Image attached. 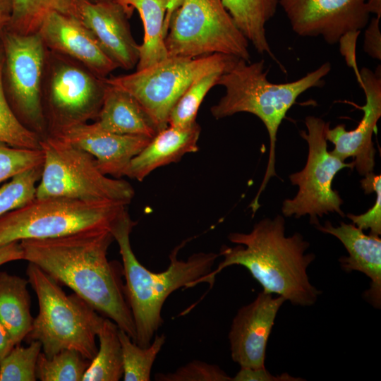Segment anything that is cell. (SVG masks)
I'll use <instances>...</instances> for the list:
<instances>
[{
	"mask_svg": "<svg viewBox=\"0 0 381 381\" xmlns=\"http://www.w3.org/2000/svg\"><path fill=\"white\" fill-rule=\"evenodd\" d=\"M114 241L110 230L97 229L20 243L24 260L72 289L135 342V325L121 279L122 266L107 258Z\"/></svg>",
	"mask_w": 381,
	"mask_h": 381,
	"instance_id": "cell-1",
	"label": "cell"
},
{
	"mask_svg": "<svg viewBox=\"0 0 381 381\" xmlns=\"http://www.w3.org/2000/svg\"><path fill=\"white\" fill-rule=\"evenodd\" d=\"M228 239L237 246L221 247L219 255L223 260L202 283L212 287L217 274L224 269L241 265L258 282L262 291L282 296L294 306L315 303L322 292L311 284L307 272L315 255L306 253L310 243L300 233L285 235L284 217L263 218L250 232H231Z\"/></svg>",
	"mask_w": 381,
	"mask_h": 381,
	"instance_id": "cell-2",
	"label": "cell"
},
{
	"mask_svg": "<svg viewBox=\"0 0 381 381\" xmlns=\"http://www.w3.org/2000/svg\"><path fill=\"white\" fill-rule=\"evenodd\" d=\"M135 225L126 209L113 224L111 232L122 259L124 291L135 328V343L147 347L164 322L162 309L168 296L181 288L202 283L219 255L200 252L186 260H179L177 254L186 241L171 252L167 270L152 272L138 261L132 250L130 234Z\"/></svg>",
	"mask_w": 381,
	"mask_h": 381,
	"instance_id": "cell-3",
	"label": "cell"
},
{
	"mask_svg": "<svg viewBox=\"0 0 381 381\" xmlns=\"http://www.w3.org/2000/svg\"><path fill=\"white\" fill-rule=\"evenodd\" d=\"M264 60L251 63L237 58L219 78L217 85L225 95L210 108L214 118L220 119L240 112L252 114L265 125L270 138V153L265 174L260 188L249 205L254 214L260 207L259 199L270 179L276 176L275 148L277 132L283 119L297 98L314 87H321L330 72L325 62L302 78L285 83L267 80Z\"/></svg>",
	"mask_w": 381,
	"mask_h": 381,
	"instance_id": "cell-4",
	"label": "cell"
},
{
	"mask_svg": "<svg viewBox=\"0 0 381 381\" xmlns=\"http://www.w3.org/2000/svg\"><path fill=\"white\" fill-rule=\"evenodd\" d=\"M26 274L38 299L39 313L25 339L40 341L48 358L72 349L91 361L98 350L95 339L104 317L75 293L67 295L36 265L29 262Z\"/></svg>",
	"mask_w": 381,
	"mask_h": 381,
	"instance_id": "cell-5",
	"label": "cell"
},
{
	"mask_svg": "<svg viewBox=\"0 0 381 381\" xmlns=\"http://www.w3.org/2000/svg\"><path fill=\"white\" fill-rule=\"evenodd\" d=\"M124 204L63 198H35L0 217V246L111 228Z\"/></svg>",
	"mask_w": 381,
	"mask_h": 381,
	"instance_id": "cell-6",
	"label": "cell"
},
{
	"mask_svg": "<svg viewBox=\"0 0 381 381\" xmlns=\"http://www.w3.org/2000/svg\"><path fill=\"white\" fill-rule=\"evenodd\" d=\"M40 145L44 159L36 198L63 197L126 205L133 198L135 191L128 182L104 174L84 150L54 136L42 139Z\"/></svg>",
	"mask_w": 381,
	"mask_h": 381,
	"instance_id": "cell-7",
	"label": "cell"
},
{
	"mask_svg": "<svg viewBox=\"0 0 381 381\" xmlns=\"http://www.w3.org/2000/svg\"><path fill=\"white\" fill-rule=\"evenodd\" d=\"M105 79L77 61L47 49L41 102L47 136L95 121L107 86Z\"/></svg>",
	"mask_w": 381,
	"mask_h": 381,
	"instance_id": "cell-8",
	"label": "cell"
},
{
	"mask_svg": "<svg viewBox=\"0 0 381 381\" xmlns=\"http://www.w3.org/2000/svg\"><path fill=\"white\" fill-rule=\"evenodd\" d=\"M236 59L223 54L197 58L167 56L134 73L105 80L133 96L159 131L168 126L172 108L195 79L212 71H226Z\"/></svg>",
	"mask_w": 381,
	"mask_h": 381,
	"instance_id": "cell-9",
	"label": "cell"
},
{
	"mask_svg": "<svg viewBox=\"0 0 381 381\" xmlns=\"http://www.w3.org/2000/svg\"><path fill=\"white\" fill-rule=\"evenodd\" d=\"M168 56L223 54L250 61L249 42L221 0H183L165 37Z\"/></svg>",
	"mask_w": 381,
	"mask_h": 381,
	"instance_id": "cell-10",
	"label": "cell"
},
{
	"mask_svg": "<svg viewBox=\"0 0 381 381\" xmlns=\"http://www.w3.org/2000/svg\"><path fill=\"white\" fill-rule=\"evenodd\" d=\"M307 131L301 136L307 142L308 153L303 169L289 175L292 185L298 189L293 198L284 200L282 212L284 217L299 218L308 215L310 223L320 224L319 217L329 213L345 216L341 207L344 203L339 192L332 188L336 174L343 169H353V162L346 163L327 150L325 137L329 122L315 116L305 119Z\"/></svg>",
	"mask_w": 381,
	"mask_h": 381,
	"instance_id": "cell-11",
	"label": "cell"
},
{
	"mask_svg": "<svg viewBox=\"0 0 381 381\" xmlns=\"http://www.w3.org/2000/svg\"><path fill=\"white\" fill-rule=\"evenodd\" d=\"M0 41L2 85L8 102L19 121L42 140L47 136L41 102L47 48L38 32L24 35L5 28Z\"/></svg>",
	"mask_w": 381,
	"mask_h": 381,
	"instance_id": "cell-12",
	"label": "cell"
},
{
	"mask_svg": "<svg viewBox=\"0 0 381 381\" xmlns=\"http://www.w3.org/2000/svg\"><path fill=\"white\" fill-rule=\"evenodd\" d=\"M292 30L335 44L360 32L369 22L366 0H279Z\"/></svg>",
	"mask_w": 381,
	"mask_h": 381,
	"instance_id": "cell-13",
	"label": "cell"
},
{
	"mask_svg": "<svg viewBox=\"0 0 381 381\" xmlns=\"http://www.w3.org/2000/svg\"><path fill=\"white\" fill-rule=\"evenodd\" d=\"M365 96V103L361 109L363 116L358 126L347 131L344 124H338L326 129L325 137L334 145L332 154L345 161L353 157L354 167L360 175L373 172L375 149L373 135L381 116L380 66L375 71L363 68L357 78Z\"/></svg>",
	"mask_w": 381,
	"mask_h": 381,
	"instance_id": "cell-14",
	"label": "cell"
},
{
	"mask_svg": "<svg viewBox=\"0 0 381 381\" xmlns=\"http://www.w3.org/2000/svg\"><path fill=\"white\" fill-rule=\"evenodd\" d=\"M286 300L262 291L234 316L229 332L231 356L241 368H265L267 341Z\"/></svg>",
	"mask_w": 381,
	"mask_h": 381,
	"instance_id": "cell-15",
	"label": "cell"
},
{
	"mask_svg": "<svg viewBox=\"0 0 381 381\" xmlns=\"http://www.w3.org/2000/svg\"><path fill=\"white\" fill-rule=\"evenodd\" d=\"M37 32L47 49L77 61L102 78L119 68L92 32L74 17L50 11Z\"/></svg>",
	"mask_w": 381,
	"mask_h": 381,
	"instance_id": "cell-16",
	"label": "cell"
},
{
	"mask_svg": "<svg viewBox=\"0 0 381 381\" xmlns=\"http://www.w3.org/2000/svg\"><path fill=\"white\" fill-rule=\"evenodd\" d=\"M80 13V20L119 68L131 70L136 66L139 44L131 32L128 19L131 16L120 3L81 0Z\"/></svg>",
	"mask_w": 381,
	"mask_h": 381,
	"instance_id": "cell-17",
	"label": "cell"
},
{
	"mask_svg": "<svg viewBox=\"0 0 381 381\" xmlns=\"http://www.w3.org/2000/svg\"><path fill=\"white\" fill-rule=\"evenodd\" d=\"M59 138L90 154L99 170L115 179L125 176L131 159L150 141L141 135L107 132L95 123H86L66 130Z\"/></svg>",
	"mask_w": 381,
	"mask_h": 381,
	"instance_id": "cell-18",
	"label": "cell"
},
{
	"mask_svg": "<svg viewBox=\"0 0 381 381\" xmlns=\"http://www.w3.org/2000/svg\"><path fill=\"white\" fill-rule=\"evenodd\" d=\"M320 231L338 238L349 255L339 259L346 272L358 271L370 279V288L364 294L365 299L375 308L381 306V239L380 236L365 234L352 224L341 222L334 226L329 221L325 225L315 226Z\"/></svg>",
	"mask_w": 381,
	"mask_h": 381,
	"instance_id": "cell-19",
	"label": "cell"
},
{
	"mask_svg": "<svg viewBox=\"0 0 381 381\" xmlns=\"http://www.w3.org/2000/svg\"><path fill=\"white\" fill-rule=\"evenodd\" d=\"M200 131L197 122L186 128L168 125L131 159L125 176L142 181L155 169L196 152Z\"/></svg>",
	"mask_w": 381,
	"mask_h": 381,
	"instance_id": "cell-20",
	"label": "cell"
},
{
	"mask_svg": "<svg viewBox=\"0 0 381 381\" xmlns=\"http://www.w3.org/2000/svg\"><path fill=\"white\" fill-rule=\"evenodd\" d=\"M94 123L104 131L120 135H141L152 139L159 132L150 116L133 96L108 83Z\"/></svg>",
	"mask_w": 381,
	"mask_h": 381,
	"instance_id": "cell-21",
	"label": "cell"
},
{
	"mask_svg": "<svg viewBox=\"0 0 381 381\" xmlns=\"http://www.w3.org/2000/svg\"><path fill=\"white\" fill-rule=\"evenodd\" d=\"M131 16L136 10L143 21V41L138 47L137 70L147 68L168 56L164 24L167 0H116Z\"/></svg>",
	"mask_w": 381,
	"mask_h": 381,
	"instance_id": "cell-22",
	"label": "cell"
},
{
	"mask_svg": "<svg viewBox=\"0 0 381 381\" xmlns=\"http://www.w3.org/2000/svg\"><path fill=\"white\" fill-rule=\"evenodd\" d=\"M28 280L0 272V320L16 345L29 334L34 318L30 313Z\"/></svg>",
	"mask_w": 381,
	"mask_h": 381,
	"instance_id": "cell-23",
	"label": "cell"
},
{
	"mask_svg": "<svg viewBox=\"0 0 381 381\" xmlns=\"http://www.w3.org/2000/svg\"><path fill=\"white\" fill-rule=\"evenodd\" d=\"M236 25L255 50L276 59L266 35V25L274 16L279 0H221Z\"/></svg>",
	"mask_w": 381,
	"mask_h": 381,
	"instance_id": "cell-24",
	"label": "cell"
},
{
	"mask_svg": "<svg viewBox=\"0 0 381 381\" xmlns=\"http://www.w3.org/2000/svg\"><path fill=\"white\" fill-rule=\"evenodd\" d=\"M119 328L107 318H103L97 330L99 346L82 381H119L123 377V367Z\"/></svg>",
	"mask_w": 381,
	"mask_h": 381,
	"instance_id": "cell-25",
	"label": "cell"
},
{
	"mask_svg": "<svg viewBox=\"0 0 381 381\" xmlns=\"http://www.w3.org/2000/svg\"><path fill=\"white\" fill-rule=\"evenodd\" d=\"M81 0H12L7 29L20 33L37 32L45 16L54 11L80 20Z\"/></svg>",
	"mask_w": 381,
	"mask_h": 381,
	"instance_id": "cell-26",
	"label": "cell"
},
{
	"mask_svg": "<svg viewBox=\"0 0 381 381\" xmlns=\"http://www.w3.org/2000/svg\"><path fill=\"white\" fill-rule=\"evenodd\" d=\"M123 358L124 381H149L153 363L164 346L165 335H155L150 344L141 347L135 344L128 334L119 330Z\"/></svg>",
	"mask_w": 381,
	"mask_h": 381,
	"instance_id": "cell-27",
	"label": "cell"
},
{
	"mask_svg": "<svg viewBox=\"0 0 381 381\" xmlns=\"http://www.w3.org/2000/svg\"><path fill=\"white\" fill-rule=\"evenodd\" d=\"M224 70L208 72L195 79L185 90L172 108L168 125L186 128L196 123L199 107L210 90L217 85Z\"/></svg>",
	"mask_w": 381,
	"mask_h": 381,
	"instance_id": "cell-28",
	"label": "cell"
},
{
	"mask_svg": "<svg viewBox=\"0 0 381 381\" xmlns=\"http://www.w3.org/2000/svg\"><path fill=\"white\" fill-rule=\"evenodd\" d=\"M90 363V360L72 349L61 350L50 358L40 352L36 377L41 381H82Z\"/></svg>",
	"mask_w": 381,
	"mask_h": 381,
	"instance_id": "cell-29",
	"label": "cell"
},
{
	"mask_svg": "<svg viewBox=\"0 0 381 381\" xmlns=\"http://www.w3.org/2000/svg\"><path fill=\"white\" fill-rule=\"evenodd\" d=\"M4 53L0 41V142L27 149H41L40 137L26 128L10 107L2 85Z\"/></svg>",
	"mask_w": 381,
	"mask_h": 381,
	"instance_id": "cell-30",
	"label": "cell"
},
{
	"mask_svg": "<svg viewBox=\"0 0 381 381\" xmlns=\"http://www.w3.org/2000/svg\"><path fill=\"white\" fill-rule=\"evenodd\" d=\"M42 351L40 341L33 340L23 347L14 346L0 361V381H35L36 365Z\"/></svg>",
	"mask_w": 381,
	"mask_h": 381,
	"instance_id": "cell-31",
	"label": "cell"
},
{
	"mask_svg": "<svg viewBox=\"0 0 381 381\" xmlns=\"http://www.w3.org/2000/svg\"><path fill=\"white\" fill-rule=\"evenodd\" d=\"M42 164L18 174L0 186V217L36 198Z\"/></svg>",
	"mask_w": 381,
	"mask_h": 381,
	"instance_id": "cell-32",
	"label": "cell"
},
{
	"mask_svg": "<svg viewBox=\"0 0 381 381\" xmlns=\"http://www.w3.org/2000/svg\"><path fill=\"white\" fill-rule=\"evenodd\" d=\"M41 149H27L0 142V183L43 164Z\"/></svg>",
	"mask_w": 381,
	"mask_h": 381,
	"instance_id": "cell-33",
	"label": "cell"
},
{
	"mask_svg": "<svg viewBox=\"0 0 381 381\" xmlns=\"http://www.w3.org/2000/svg\"><path fill=\"white\" fill-rule=\"evenodd\" d=\"M157 381H231L220 367L205 361L195 360L179 367L174 372L158 373L155 375Z\"/></svg>",
	"mask_w": 381,
	"mask_h": 381,
	"instance_id": "cell-34",
	"label": "cell"
},
{
	"mask_svg": "<svg viewBox=\"0 0 381 381\" xmlns=\"http://www.w3.org/2000/svg\"><path fill=\"white\" fill-rule=\"evenodd\" d=\"M361 187L365 193L374 191L375 202L366 212L361 214H347V217L361 230H370V235L380 236L381 234V175L371 172L361 181Z\"/></svg>",
	"mask_w": 381,
	"mask_h": 381,
	"instance_id": "cell-35",
	"label": "cell"
},
{
	"mask_svg": "<svg viewBox=\"0 0 381 381\" xmlns=\"http://www.w3.org/2000/svg\"><path fill=\"white\" fill-rule=\"evenodd\" d=\"M234 381H300V377H294L286 373L279 375H272L266 368H241L237 374L232 377Z\"/></svg>",
	"mask_w": 381,
	"mask_h": 381,
	"instance_id": "cell-36",
	"label": "cell"
},
{
	"mask_svg": "<svg viewBox=\"0 0 381 381\" xmlns=\"http://www.w3.org/2000/svg\"><path fill=\"white\" fill-rule=\"evenodd\" d=\"M380 19L375 16L368 23L365 32L363 49L370 57L381 59V35Z\"/></svg>",
	"mask_w": 381,
	"mask_h": 381,
	"instance_id": "cell-37",
	"label": "cell"
},
{
	"mask_svg": "<svg viewBox=\"0 0 381 381\" xmlns=\"http://www.w3.org/2000/svg\"><path fill=\"white\" fill-rule=\"evenodd\" d=\"M19 260H24V253L20 242L0 246V266Z\"/></svg>",
	"mask_w": 381,
	"mask_h": 381,
	"instance_id": "cell-38",
	"label": "cell"
},
{
	"mask_svg": "<svg viewBox=\"0 0 381 381\" xmlns=\"http://www.w3.org/2000/svg\"><path fill=\"white\" fill-rule=\"evenodd\" d=\"M14 346L15 344L8 331L0 320V361Z\"/></svg>",
	"mask_w": 381,
	"mask_h": 381,
	"instance_id": "cell-39",
	"label": "cell"
},
{
	"mask_svg": "<svg viewBox=\"0 0 381 381\" xmlns=\"http://www.w3.org/2000/svg\"><path fill=\"white\" fill-rule=\"evenodd\" d=\"M183 0H167V12L165 16L164 31L165 36L167 34L171 18L174 12L181 4Z\"/></svg>",
	"mask_w": 381,
	"mask_h": 381,
	"instance_id": "cell-40",
	"label": "cell"
},
{
	"mask_svg": "<svg viewBox=\"0 0 381 381\" xmlns=\"http://www.w3.org/2000/svg\"><path fill=\"white\" fill-rule=\"evenodd\" d=\"M368 10L370 13H373L376 17H381V0H366Z\"/></svg>",
	"mask_w": 381,
	"mask_h": 381,
	"instance_id": "cell-41",
	"label": "cell"
},
{
	"mask_svg": "<svg viewBox=\"0 0 381 381\" xmlns=\"http://www.w3.org/2000/svg\"><path fill=\"white\" fill-rule=\"evenodd\" d=\"M12 10V0H0V14L10 17Z\"/></svg>",
	"mask_w": 381,
	"mask_h": 381,
	"instance_id": "cell-42",
	"label": "cell"
},
{
	"mask_svg": "<svg viewBox=\"0 0 381 381\" xmlns=\"http://www.w3.org/2000/svg\"><path fill=\"white\" fill-rule=\"evenodd\" d=\"M9 16L0 14V32L7 26Z\"/></svg>",
	"mask_w": 381,
	"mask_h": 381,
	"instance_id": "cell-43",
	"label": "cell"
},
{
	"mask_svg": "<svg viewBox=\"0 0 381 381\" xmlns=\"http://www.w3.org/2000/svg\"><path fill=\"white\" fill-rule=\"evenodd\" d=\"M89 3H99V2H103V1H112V0H83Z\"/></svg>",
	"mask_w": 381,
	"mask_h": 381,
	"instance_id": "cell-44",
	"label": "cell"
}]
</instances>
